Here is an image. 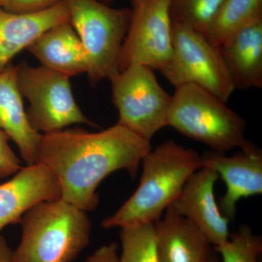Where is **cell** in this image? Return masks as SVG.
<instances>
[{
  "mask_svg": "<svg viewBox=\"0 0 262 262\" xmlns=\"http://www.w3.org/2000/svg\"><path fill=\"white\" fill-rule=\"evenodd\" d=\"M70 22L88 57L90 83L97 85L118 71L117 63L130 23V9L110 8L98 0H65Z\"/></svg>",
  "mask_w": 262,
  "mask_h": 262,
  "instance_id": "5b68a950",
  "label": "cell"
},
{
  "mask_svg": "<svg viewBox=\"0 0 262 262\" xmlns=\"http://www.w3.org/2000/svg\"><path fill=\"white\" fill-rule=\"evenodd\" d=\"M113 101L119 113L117 123L146 141L166 127L172 96L158 82L154 70L134 65L108 78Z\"/></svg>",
  "mask_w": 262,
  "mask_h": 262,
  "instance_id": "52a82bcc",
  "label": "cell"
},
{
  "mask_svg": "<svg viewBox=\"0 0 262 262\" xmlns=\"http://www.w3.org/2000/svg\"><path fill=\"white\" fill-rule=\"evenodd\" d=\"M201 157L202 167L214 170L227 187L218 203L221 213L229 222L235 219L239 200L262 193V152L255 146L233 156L211 151Z\"/></svg>",
  "mask_w": 262,
  "mask_h": 262,
  "instance_id": "8fae6325",
  "label": "cell"
},
{
  "mask_svg": "<svg viewBox=\"0 0 262 262\" xmlns=\"http://www.w3.org/2000/svg\"><path fill=\"white\" fill-rule=\"evenodd\" d=\"M151 149L150 141L118 123L98 133L63 129L42 134L36 163L56 177L61 199L89 212L99 203L100 183L120 170L135 178Z\"/></svg>",
  "mask_w": 262,
  "mask_h": 262,
  "instance_id": "6da1fadb",
  "label": "cell"
},
{
  "mask_svg": "<svg viewBox=\"0 0 262 262\" xmlns=\"http://www.w3.org/2000/svg\"><path fill=\"white\" fill-rule=\"evenodd\" d=\"M59 198V184L47 167L40 163L22 167L13 178L0 184V232L20 222L37 203Z\"/></svg>",
  "mask_w": 262,
  "mask_h": 262,
  "instance_id": "7c38bea8",
  "label": "cell"
},
{
  "mask_svg": "<svg viewBox=\"0 0 262 262\" xmlns=\"http://www.w3.org/2000/svg\"><path fill=\"white\" fill-rule=\"evenodd\" d=\"M173 53L160 71L175 86L192 84L227 102L234 88L221 53L203 33L173 21Z\"/></svg>",
  "mask_w": 262,
  "mask_h": 262,
  "instance_id": "8992f818",
  "label": "cell"
},
{
  "mask_svg": "<svg viewBox=\"0 0 262 262\" xmlns=\"http://www.w3.org/2000/svg\"><path fill=\"white\" fill-rule=\"evenodd\" d=\"M18 66L0 70V130L18 146L27 165L36 163L42 134L34 130L24 107L17 82Z\"/></svg>",
  "mask_w": 262,
  "mask_h": 262,
  "instance_id": "2e32d148",
  "label": "cell"
},
{
  "mask_svg": "<svg viewBox=\"0 0 262 262\" xmlns=\"http://www.w3.org/2000/svg\"><path fill=\"white\" fill-rule=\"evenodd\" d=\"M19 223L21 239L12 262H72L91 241L87 212L61 198L37 203Z\"/></svg>",
  "mask_w": 262,
  "mask_h": 262,
  "instance_id": "3957f363",
  "label": "cell"
},
{
  "mask_svg": "<svg viewBox=\"0 0 262 262\" xmlns=\"http://www.w3.org/2000/svg\"><path fill=\"white\" fill-rule=\"evenodd\" d=\"M234 88H262V13L237 29L220 46Z\"/></svg>",
  "mask_w": 262,
  "mask_h": 262,
  "instance_id": "9a60e30c",
  "label": "cell"
},
{
  "mask_svg": "<svg viewBox=\"0 0 262 262\" xmlns=\"http://www.w3.org/2000/svg\"><path fill=\"white\" fill-rule=\"evenodd\" d=\"M63 0H0V8L15 14H29L47 10Z\"/></svg>",
  "mask_w": 262,
  "mask_h": 262,
  "instance_id": "7402d4cb",
  "label": "cell"
},
{
  "mask_svg": "<svg viewBox=\"0 0 262 262\" xmlns=\"http://www.w3.org/2000/svg\"><path fill=\"white\" fill-rule=\"evenodd\" d=\"M225 0H170L172 20L202 33L206 32Z\"/></svg>",
  "mask_w": 262,
  "mask_h": 262,
  "instance_id": "d6986e66",
  "label": "cell"
},
{
  "mask_svg": "<svg viewBox=\"0 0 262 262\" xmlns=\"http://www.w3.org/2000/svg\"><path fill=\"white\" fill-rule=\"evenodd\" d=\"M27 50L41 66L67 77L87 72L85 50L70 21L43 33Z\"/></svg>",
  "mask_w": 262,
  "mask_h": 262,
  "instance_id": "e0dca14e",
  "label": "cell"
},
{
  "mask_svg": "<svg viewBox=\"0 0 262 262\" xmlns=\"http://www.w3.org/2000/svg\"><path fill=\"white\" fill-rule=\"evenodd\" d=\"M70 21L65 0L38 13L15 14L0 8V70L48 30Z\"/></svg>",
  "mask_w": 262,
  "mask_h": 262,
  "instance_id": "5bb4252c",
  "label": "cell"
},
{
  "mask_svg": "<svg viewBox=\"0 0 262 262\" xmlns=\"http://www.w3.org/2000/svg\"><path fill=\"white\" fill-rule=\"evenodd\" d=\"M8 136L0 130V179L15 175L22 168L20 160L8 144Z\"/></svg>",
  "mask_w": 262,
  "mask_h": 262,
  "instance_id": "603a6c76",
  "label": "cell"
},
{
  "mask_svg": "<svg viewBox=\"0 0 262 262\" xmlns=\"http://www.w3.org/2000/svg\"><path fill=\"white\" fill-rule=\"evenodd\" d=\"M117 244L111 243L98 248L83 262H120Z\"/></svg>",
  "mask_w": 262,
  "mask_h": 262,
  "instance_id": "cb8c5ba5",
  "label": "cell"
},
{
  "mask_svg": "<svg viewBox=\"0 0 262 262\" xmlns=\"http://www.w3.org/2000/svg\"><path fill=\"white\" fill-rule=\"evenodd\" d=\"M165 211L154 223L160 262H211L215 255L204 234L171 205Z\"/></svg>",
  "mask_w": 262,
  "mask_h": 262,
  "instance_id": "4fadbf2b",
  "label": "cell"
},
{
  "mask_svg": "<svg viewBox=\"0 0 262 262\" xmlns=\"http://www.w3.org/2000/svg\"><path fill=\"white\" fill-rule=\"evenodd\" d=\"M223 262H258L262 252V238L248 225H242L229 234L225 244L215 247Z\"/></svg>",
  "mask_w": 262,
  "mask_h": 262,
  "instance_id": "44dd1931",
  "label": "cell"
},
{
  "mask_svg": "<svg viewBox=\"0 0 262 262\" xmlns=\"http://www.w3.org/2000/svg\"><path fill=\"white\" fill-rule=\"evenodd\" d=\"M140 184L113 215L103 220L108 229L155 223L178 198L188 179L202 168L201 157L173 140L164 141L142 160Z\"/></svg>",
  "mask_w": 262,
  "mask_h": 262,
  "instance_id": "7a4b0ae2",
  "label": "cell"
},
{
  "mask_svg": "<svg viewBox=\"0 0 262 262\" xmlns=\"http://www.w3.org/2000/svg\"><path fill=\"white\" fill-rule=\"evenodd\" d=\"M131 5L117 69L141 65L160 72L173 53L170 0H131Z\"/></svg>",
  "mask_w": 262,
  "mask_h": 262,
  "instance_id": "9c48e42d",
  "label": "cell"
},
{
  "mask_svg": "<svg viewBox=\"0 0 262 262\" xmlns=\"http://www.w3.org/2000/svg\"><path fill=\"white\" fill-rule=\"evenodd\" d=\"M262 13V0H225L206 32L207 38L220 47L245 24Z\"/></svg>",
  "mask_w": 262,
  "mask_h": 262,
  "instance_id": "ac0fdd59",
  "label": "cell"
},
{
  "mask_svg": "<svg viewBox=\"0 0 262 262\" xmlns=\"http://www.w3.org/2000/svg\"><path fill=\"white\" fill-rule=\"evenodd\" d=\"M211 262H218V259H217V258L215 257V256H214V257L212 258Z\"/></svg>",
  "mask_w": 262,
  "mask_h": 262,
  "instance_id": "4316f807",
  "label": "cell"
},
{
  "mask_svg": "<svg viewBox=\"0 0 262 262\" xmlns=\"http://www.w3.org/2000/svg\"><path fill=\"white\" fill-rule=\"evenodd\" d=\"M12 252L6 239L0 235V262H12Z\"/></svg>",
  "mask_w": 262,
  "mask_h": 262,
  "instance_id": "d4e9b609",
  "label": "cell"
},
{
  "mask_svg": "<svg viewBox=\"0 0 262 262\" xmlns=\"http://www.w3.org/2000/svg\"><path fill=\"white\" fill-rule=\"evenodd\" d=\"M120 262H160L157 252L154 223L121 229Z\"/></svg>",
  "mask_w": 262,
  "mask_h": 262,
  "instance_id": "ffe728a7",
  "label": "cell"
},
{
  "mask_svg": "<svg viewBox=\"0 0 262 262\" xmlns=\"http://www.w3.org/2000/svg\"><path fill=\"white\" fill-rule=\"evenodd\" d=\"M166 126L225 153L254 147L245 137L246 122L215 95L192 84L176 88L167 114Z\"/></svg>",
  "mask_w": 262,
  "mask_h": 262,
  "instance_id": "277c9868",
  "label": "cell"
},
{
  "mask_svg": "<svg viewBox=\"0 0 262 262\" xmlns=\"http://www.w3.org/2000/svg\"><path fill=\"white\" fill-rule=\"evenodd\" d=\"M17 66L19 91L29 101L27 115L34 130L46 134L74 124L96 126L76 102L70 77L43 66L30 67L25 61Z\"/></svg>",
  "mask_w": 262,
  "mask_h": 262,
  "instance_id": "ba28073f",
  "label": "cell"
},
{
  "mask_svg": "<svg viewBox=\"0 0 262 262\" xmlns=\"http://www.w3.org/2000/svg\"><path fill=\"white\" fill-rule=\"evenodd\" d=\"M220 176L207 167L196 170L188 179L178 198L171 205L204 234L215 247L229 239V220L221 213L215 201L214 187Z\"/></svg>",
  "mask_w": 262,
  "mask_h": 262,
  "instance_id": "30bf717a",
  "label": "cell"
},
{
  "mask_svg": "<svg viewBox=\"0 0 262 262\" xmlns=\"http://www.w3.org/2000/svg\"><path fill=\"white\" fill-rule=\"evenodd\" d=\"M98 1L101 2V3H103V4L108 5L110 3H113L114 0H98Z\"/></svg>",
  "mask_w": 262,
  "mask_h": 262,
  "instance_id": "484cf974",
  "label": "cell"
}]
</instances>
